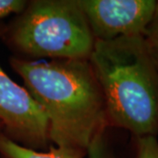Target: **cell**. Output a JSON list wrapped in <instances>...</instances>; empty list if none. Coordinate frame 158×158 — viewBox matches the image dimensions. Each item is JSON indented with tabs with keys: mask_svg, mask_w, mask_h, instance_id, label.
I'll return each mask as SVG.
<instances>
[{
	"mask_svg": "<svg viewBox=\"0 0 158 158\" xmlns=\"http://www.w3.org/2000/svg\"><path fill=\"white\" fill-rule=\"evenodd\" d=\"M11 69L48 121V140L57 147L87 150L107 127L100 85L89 60L10 58Z\"/></svg>",
	"mask_w": 158,
	"mask_h": 158,
	"instance_id": "1",
	"label": "cell"
},
{
	"mask_svg": "<svg viewBox=\"0 0 158 158\" xmlns=\"http://www.w3.org/2000/svg\"><path fill=\"white\" fill-rule=\"evenodd\" d=\"M104 96L107 126L136 138L158 133V69L142 35L96 40L89 58Z\"/></svg>",
	"mask_w": 158,
	"mask_h": 158,
	"instance_id": "2",
	"label": "cell"
},
{
	"mask_svg": "<svg viewBox=\"0 0 158 158\" xmlns=\"http://www.w3.org/2000/svg\"><path fill=\"white\" fill-rule=\"evenodd\" d=\"M3 39L33 59L89 60L96 41L77 0L28 1Z\"/></svg>",
	"mask_w": 158,
	"mask_h": 158,
	"instance_id": "3",
	"label": "cell"
},
{
	"mask_svg": "<svg viewBox=\"0 0 158 158\" xmlns=\"http://www.w3.org/2000/svg\"><path fill=\"white\" fill-rule=\"evenodd\" d=\"M6 25L0 22V39ZM0 121L11 140L32 149L48 144V121L27 89L19 85L0 65Z\"/></svg>",
	"mask_w": 158,
	"mask_h": 158,
	"instance_id": "4",
	"label": "cell"
},
{
	"mask_svg": "<svg viewBox=\"0 0 158 158\" xmlns=\"http://www.w3.org/2000/svg\"><path fill=\"white\" fill-rule=\"evenodd\" d=\"M95 40L142 35L152 19L156 0H77Z\"/></svg>",
	"mask_w": 158,
	"mask_h": 158,
	"instance_id": "5",
	"label": "cell"
},
{
	"mask_svg": "<svg viewBox=\"0 0 158 158\" xmlns=\"http://www.w3.org/2000/svg\"><path fill=\"white\" fill-rule=\"evenodd\" d=\"M40 152L24 147L0 132V155L3 158H85L87 150L73 147H54Z\"/></svg>",
	"mask_w": 158,
	"mask_h": 158,
	"instance_id": "6",
	"label": "cell"
},
{
	"mask_svg": "<svg viewBox=\"0 0 158 158\" xmlns=\"http://www.w3.org/2000/svg\"><path fill=\"white\" fill-rule=\"evenodd\" d=\"M135 158H158V141L156 136L136 138Z\"/></svg>",
	"mask_w": 158,
	"mask_h": 158,
	"instance_id": "7",
	"label": "cell"
},
{
	"mask_svg": "<svg viewBox=\"0 0 158 158\" xmlns=\"http://www.w3.org/2000/svg\"><path fill=\"white\" fill-rule=\"evenodd\" d=\"M88 158H114L109 150L105 138V132L97 135L87 148Z\"/></svg>",
	"mask_w": 158,
	"mask_h": 158,
	"instance_id": "8",
	"label": "cell"
},
{
	"mask_svg": "<svg viewBox=\"0 0 158 158\" xmlns=\"http://www.w3.org/2000/svg\"><path fill=\"white\" fill-rule=\"evenodd\" d=\"M27 4L26 0H0V19L11 14H20Z\"/></svg>",
	"mask_w": 158,
	"mask_h": 158,
	"instance_id": "9",
	"label": "cell"
},
{
	"mask_svg": "<svg viewBox=\"0 0 158 158\" xmlns=\"http://www.w3.org/2000/svg\"><path fill=\"white\" fill-rule=\"evenodd\" d=\"M143 37L149 47L158 48V1L152 19L148 25Z\"/></svg>",
	"mask_w": 158,
	"mask_h": 158,
	"instance_id": "10",
	"label": "cell"
},
{
	"mask_svg": "<svg viewBox=\"0 0 158 158\" xmlns=\"http://www.w3.org/2000/svg\"><path fill=\"white\" fill-rule=\"evenodd\" d=\"M149 48H150V52L152 55L154 62H155V64H156V66L158 69V48H151V47H149Z\"/></svg>",
	"mask_w": 158,
	"mask_h": 158,
	"instance_id": "11",
	"label": "cell"
},
{
	"mask_svg": "<svg viewBox=\"0 0 158 158\" xmlns=\"http://www.w3.org/2000/svg\"><path fill=\"white\" fill-rule=\"evenodd\" d=\"M3 130H4V126L2 124V122L0 121V132H3Z\"/></svg>",
	"mask_w": 158,
	"mask_h": 158,
	"instance_id": "12",
	"label": "cell"
},
{
	"mask_svg": "<svg viewBox=\"0 0 158 158\" xmlns=\"http://www.w3.org/2000/svg\"><path fill=\"white\" fill-rule=\"evenodd\" d=\"M1 158H3V157H1Z\"/></svg>",
	"mask_w": 158,
	"mask_h": 158,
	"instance_id": "13",
	"label": "cell"
}]
</instances>
